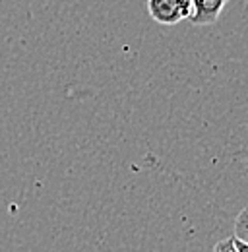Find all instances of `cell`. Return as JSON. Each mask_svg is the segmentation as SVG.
Returning <instances> with one entry per match:
<instances>
[{
    "label": "cell",
    "instance_id": "obj_1",
    "mask_svg": "<svg viewBox=\"0 0 248 252\" xmlns=\"http://www.w3.org/2000/svg\"><path fill=\"white\" fill-rule=\"evenodd\" d=\"M148 14L159 26H177L192 18L190 0H148Z\"/></svg>",
    "mask_w": 248,
    "mask_h": 252
},
{
    "label": "cell",
    "instance_id": "obj_6",
    "mask_svg": "<svg viewBox=\"0 0 248 252\" xmlns=\"http://www.w3.org/2000/svg\"><path fill=\"white\" fill-rule=\"evenodd\" d=\"M214 252H219V249H217V247H216V249H214Z\"/></svg>",
    "mask_w": 248,
    "mask_h": 252
},
{
    "label": "cell",
    "instance_id": "obj_5",
    "mask_svg": "<svg viewBox=\"0 0 248 252\" xmlns=\"http://www.w3.org/2000/svg\"><path fill=\"white\" fill-rule=\"evenodd\" d=\"M233 243H235V247H237V251H239V252H248V243L239 241L237 237H233Z\"/></svg>",
    "mask_w": 248,
    "mask_h": 252
},
{
    "label": "cell",
    "instance_id": "obj_4",
    "mask_svg": "<svg viewBox=\"0 0 248 252\" xmlns=\"http://www.w3.org/2000/svg\"><path fill=\"white\" fill-rule=\"evenodd\" d=\"M216 247L219 249V252H239L237 251V247H235V243H233V237L223 239L221 243H217Z\"/></svg>",
    "mask_w": 248,
    "mask_h": 252
},
{
    "label": "cell",
    "instance_id": "obj_2",
    "mask_svg": "<svg viewBox=\"0 0 248 252\" xmlns=\"http://www.w3.org/2000/svg\"><path fill=\"white\" fill-rule=\"evenodd\" d=\"M192 2V18L194 26H212L221 18L229 0H190Z\"/></svg>",
    "mask_w": 248,
    "mask_h": 252
},
{
    "label": "cell",
    "instance_id": "obj_3",
    "mask_svg": "<svg viewBox=\"0 0 248 252\" xmlns=\"http://www.w3.org/2000/svg\"><path fill=\"white\" fill-rule=\"evenodd\" d=\"M233 237H237L243 243H248V206L243 208L235 218V235Z\"/></svg>",
    "mask_w": 248,
    "mask_h": 252
}]
</instances>
